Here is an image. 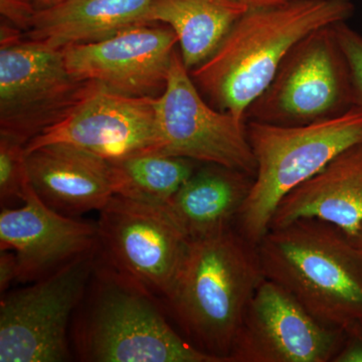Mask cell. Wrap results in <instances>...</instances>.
<instances>
[{
    "instance_id": "cell-1",
    "label": "cell",
    "mask_w": 362,
    "mask_h": 362,
    "mask_svg": "<svg viewBox=\"0 0 362 362\" xmlns=\"http://www.w3.org/2000/svg\"><path fill=\"white\" fill-rule=\"evenodd\" d=\"M351 0H296L250 8L216 52L189 71L214 108L246 121L289 54L309 33L351 18Z\"/></svg>"
},
{
    "instance_id": "cell-2",
    "label": "cell",
    "mask_w": 362,
    "mask_h": 362,
    "mask_svg": "<svg viewBox=\"0 0 362 362\" xmlns=\"http://www.w3.org/2000/svg\"><path fill=\"white\" fill-rule=\"evenodd\" d=\"M265 278L256 245L230 226L188 240L164 302L188 341L218 362H228L247 305Z\"/></svg>"
},
{
    "instance_id": "cell-3",
    "label": "cell",
    "mask_w": 362,
    "mask_h": 362,
    "mask_svg": "<svg viewBox=\"0 0 362 362\" xmlns=\"http://www.w3.org/2000/svg\"><path fill=\"white\" fill-rule=\"evenodd\" d=\"M71 340L81 361L218 362L178 334L158 298L117 269L101 247Z\"/></svg>"
},
{
    "instance_id": "cell-4",
    "label": "cell",
    "mask_w": 362,
    "mask_h": 362,
    "mask_svg": "<svg viewBox=\"0 0 362 362\" xmlns=\"http://www.w3.org/2000/svg\"><path fill=\"white\" fill-rule=\"evenodd\" d=\"M264 275L321 322L362 320V249L337 226L304 218L270 228L257 245Z\"/></svg>"
},
{
    "instance_id": "cell-5",
    "label": "cell",
    "mask_w": 362,
    "mask_h": 362,
    "mask_svg": "<svg viewBox=\"0 0 362 362\" xmlns=\"http://www.w3.org/2000/svg\"><path fill=\"white\" fill-rule=\"evenodd\" d=\"M247 135L256 173L235 228L257 246L286 195L343 152L362 144V108L354 106L340 115L304 125L247 121Z\"/></svg>"
},
{
    "instance_id": "cell-6",
    "label": "cell",
    "mask_w": 362,
    "mask_h": 362,
    "mask_svg": "<svg viewBox=\"0 0 362 362\" xmlns=\"http://www.w3.org/2000/svg\"><path fill=\"white\" fill-rule=\"evenodd\" d=\"M99 252L100 244L33 285L1 295L0 362L71 361L69 327Z\"/></svg>"
},
{
    "instance_id": "cell-7",
    "label": "cell",
    "mask_w": 362,
    "mask_h": 362,
    "mask_svg": "<svg viewBox=\"0 0 362 362\" xmlns=\"http://www.w3.org/2000/svg\"><path fill=\"white\" fill-rule=\"evenodd\" d=\"M90 84L71 75L62 49L26 40L1 23L0 135L28 144L62 120Z\"/></svg>"
},
{
    "instance_id": "cell-8",
    "label": "cell",
    "mask_w": 362,
    "mask_h": 362,
    "mask_svg": "<svg viewBox=\"0 0 362 362\" xmlns=\"http://www.w3.org/2000/svg\"><path fill=\"white\" fill-rule=\"evenodd\" d=\"M351 107L349 65L332 25L314 30L293 47L245 118L246 122L304 125Z\"/></svg>"
},
{
    "instance_id": "cell-9",
    "label": "cell",
    "mask_w": 362,
    "mask_h": 362,
    "mask_svg": "<svg viewBox=\"0 0 362 362\" xmlns=\"http://www.w3.org/2000/svg\"><path fill=\"white\" fill-rule=\"evenodd\" d=\"M158 153L216 164L254 177L256 160L247 122L204 101L180 52L175 51L165 89L154 100Z\"/></svg>"
},
{
    "instance_id": "cell-10",
    "label": "cell",
    "mask_w": 362,
    "mask_h": 362,
    "mask_svg": "<svg viewBox=\"0 0 362 362\" xmlns=\"http://www.w3.org/2000/svg\"><path fill=\"white\" fill-rule=\"evenodd\" d=\"M102 252L158 299L173 289L188 239L165 207L115 194L99 211Z\"/></svg>"
},
{
    "instance_id": "cell-11",
    "label": "cell",
    "mask_w": 362,
    "mask_h": 362,
    "mask_svg": "<svg viewBox=\"0 0 362 362\" xmlns=\"http://www.w3.org/2000/svg\"><path fill=\"white\" fill-rule=\"evenodd\" d=\"M343 337V328L321 322L265 278L247 305L228 362H332Z\"/></svg>"
},
{
    "instance_id": "cell-12",
    "label": "cell",
    "mask_w": 362,
    "mask_h": 362,
    "mask_svg": "<svg viewBox=\"0 0 362 362\" xmlns=\"http://www.w3.org/2000/svg\"><path fill=\"white\" fill-rule=\"evenodd\" d=\"M154 100L126 96L92 82L85 96L62 120L25 145V152L61 143L108 161L158 153L160 140Z\"/></svg>"
},
{
    "instance_id": "cell-13",
    "label": "cell",
    "mask_w": 362,
    "mask_h": 362,
    "mask_svg": "<svg viewBox=\"0 0 362 362\" xmlns=\"http://www.w3.org/2000/svg\"><path fill=\"white\" fill-rule=\"evenodd\" d=\"M177 37L162 23H140L97 40L63 47L69 71L131 97L156 98L165 89Z\"/></svg>"
},
{
    "instance_id": "cell-14",
    "label": "cell",
    "mask_w": 362,
    "mask_h": 362,
    "mask_svg": "<svg viewBox=\"0 0 362 362\" xmlns=\"http://www.w3.org/2000/svg\"><path fill=\"white\" fill-rule=\"evenodd\" d=\"M96 223L65 216L45 204L30 180L21 207H2L0 250H11L18 282H35L83 252L99 246Z\"/></svg>"
},
{
    "instance_id": "cell-15",
    "label": "cell",
    "mask_w": 362,
    "mask_h": 362,
    "mask_svg": "<svg viewBox=\"0 0 362 362\" xmlns=\"http://www.w3.org/2000/svg\"><path fill=\"white\" fill-rule=\"evenodd\" d=\"M30 185L59 214L101 211L115 195L111 162L71 145L47 144L25 152Z\"/></svg>"
},
{
    "instance_id": "cell-16",
    "label": "cell",
    "mask_w": 362,
    "mask_h": 362,
    "mask_svg": "<svg viewBox=\"0 0 362 362\" xmlns=\"http://www.w3.org/2000/svg\"><path fill=\"white\" fill-rule=\"evenodd\" d=\"M304 218L331 223L356 239L362 230V144L343 152L286 195L270 228Z\"/></svg>"
},
{
    "instance_id": "cell-17",
    "label": "cell",
    "mask_w": 362,
    "mask_h": 362,
    "mask_svg": "<svg viewBox=\"0 0 362 362\" xmlns=\"http://www.w3.org/2000/svg\"><path fill=\"white\" fill-rule=\"evenodd\" d=\"M252 180L242 171L206 164L163 206L188 240L202 239L233 226Z\"/></svg>"
},
{
    "instance_id": "cell-18",
    "label": "cell",
    "mask_w": 362,
    "mask_h": 362,
    "mask_svg": "<svg viewBox=\"0 0 362 362\" xmlns=\"http://www.w3.org/2000/svg\"><path fill=\"white\" fill-rule=\"evenodd\" d=\"M153 0H65L35 14L23 33L52 49L106 39L142 23Z\"/></svg>"
},
{
    "instance_id": "cell-19",
    "label": "cell",
    "mask_w": 362,
    "mask_h": 362,
    "mask_svg": "<svg viewBox=\"0 0 362 362\" xmlns=\"http://www.w3.org/2000/svg\"><path fill=\"white\" fill-rule=\"evenodd\" d=\"M250 7L240 0H153L142 23H162L177 37L188 71L211 58Z\"/></svg>"
},
{
    "instance_id": "cell-20",
    "label": "cell",
    "mask_w": 362,
    "mask_h": 362,
    "mask_svg": "<svg viewBox=\"0 0 362 362\" xmlns=\"http://www.w3.org/2000/svg\"><path fill=\"white\" fill-rule=\"evenodd\" d=\"M110 162L115 194L161 206L194 175L199 163L156 152Z\"/></svg>"
},
{
    "instance_id": "cell-21",
    "label": "cell",
    "mask_w": 362,
    "mask_h": 362,
    "mask_svg": "<svg viewBox=\"0 0 362 362\" xmlns=\"http://www.w3.org/2000/svg\"><path fill=\"white\" fill-rule=\"evenodd\" d=\"M25 145L13 138L0 135V202L2 207H11L23 202L28 182Z\"/></svg>"
},
{
    "instance_id": "cell-22",
    "label": "cell",
    "mask_w": 362,
    "mask_h": 362,
    "mask_svg": "<svg viewBox=\"0 0 362 362\" xmlns=\"http://www.w3.org/2000/svg\"><path fill=\"white\" fill-rule=\"evenodd\" d=\"M334 30L349 65L354 106L362 108V35L345 21L334 25Z\"/></svg>"
},
{
    "instance_id": "cell-23",
    "label": "cell",
    "mask_w": 362,
    "mask_h": 362,
    "mask_svg": "<svg viewBox=\"0 0 362 362\" xmlns=\"http://www.w3.org/2000/svg\"><path fill=\"white\" fill-rule=\"evenodd\" d=\"M65 0H0V13L4 23L25 30L35 14L58 6Z\"/></svg>"
},
{
    "instance_id": "cell-24",
    "label": "cell",
    "mask_w": 362,
    "mask_h": 362,
    "mask_svg": "<svg viewBox=\"0 0 362 362\" xmlns=\"http://www.w3.org/2000/svg\"><path fill=\"white\" fill-rule=\"evenodd\" d=\"M343 329L342 344L332 362H362V320L354 321Z\"/></svg>"
},
{
    "instance_id": "cell-25",
    "label": "cell",
    "mask_w": 362,
    "mask_h": 362,
    "mask_svg": "<svg viewBox=\"0 0 362 362\" xmlns=\"http://www.w3.org/2000/svg\"><path fill=\"white\" fill-rule=\"evenodd\" d=\"M18 263L16 252L0 250V292L6 293L13 281H18Z\"/></svg>"
},
{
    "instance_id": "cell-26",
    "label": "cell",
    "mask_w": 362,
    "mask_h": 362,
    "mask_svg": "<svg viewBox=\"0 0 362 362\" xmlns=\"http://www.w3.org/2000/svg\"><path fill=\"white\" fill-rule=\"evenodd\" d=\"M240 1L247 4L250 8H259V7L279 6V4L296 1V0H240Z\"/></svg>"
},
{
    "instance_id": "cell-27",
    "label": "cell",
    "mask_w": 362,
    "mask_h": 362,
    "mask_svg": "<svg viewBox=\"0 0 362 362\" xmlns=\"http://www.w3.org/2000/svg\"><path fill=\"white\" fill-rule=\"evenodd\" d=\"M354 240H356V242L357 243V245H358V246L361 247L362 249V230H361V233H359V235H357L356 239Z\"/></svg>"
}]
</instances>
